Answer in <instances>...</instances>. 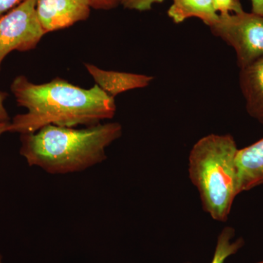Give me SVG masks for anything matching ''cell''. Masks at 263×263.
<instances>
[{
  "mask_svg": "<svg viewBox=\"0 0 263 263\" xmlns=\"http://www.w3.org/2000/svg\"><path fill=\"white\" fill-rule=\"evenodd\" d=\"M18 106L27 113L15 116L8 132L30 134L53 124L60 127L95 125L110 119L117 111L115 100L98 85L84 89L57 77L36 84L18 76L10 85Z\"/></svg>",
  "mask_w": 263,
  "mask_h": 263,
  "instance_id": "1",
  "label": "cell"
},
{
  "mask_svg": "<svg viewBox=\"0 0 263 263\" xmlns=\"http://www.w3.org/2000/svg\"><path fill=\"white\" fill-rule=\"evenodd\" d=\"M122 135L119 123L84 129L49 125L21 136L20 153L30 166L51 174L80 172L107 158L105 151Z\"/></svg>",
  "mask_w": 263,
  "mask_h": 263,
  "instance_id": "2",
  "label": "cell"
},
{
  "mask_svg": "<svg viewBox=\"0 0 263 263\" xmlns=\"http://www.w3.org/2000/svg\"><path fill=\"white\" fill-rule=\"evenodd\" d=\"M238 151L231 135L210 134L197 141L189 156L190 179L204 211L216 221H227L235 197L241 193Z\"/></svg>",
  "mask_w": 263,
  "mask_h": 263,
  "instance_id": "3",
  "label": "cell"
},
{
  "mask_svg": "<svg viewBox=\"0 0 263 263\" xmlns=\"http://www.w3.org/2000/svg\"><path fill=\"white\" fill-rule=\"evenodd\" d=\"M235 50L240 68L263 57V16L243 10L238 13L219 14L209 27Z\"/></svg>",
  "mask_w": 263,
  "mask_h": 263,
  "instance_id": "4",
  "label": "cell"
},
{
  "mask_svg": "<svg viewBox=\"0 0 263 263\" xmlns=\"http://www.w3.org/2000/svg\"><path fill=\"white\" fill-rule=\"evenodd\" d=\"M37 0H25L0 16V69L13 51L34 49L45 35L36 10Z\"/></svg>",
  "mask_w": 263,
  "mask_h": 263,
  "instance_id": "5",
  "label": "cell"
},
{
  "mask_svg": "<svg viewBox=\"0 0 263 263\" xmlns=\"http://www.w3.org/2000/svg\"><path fill=\"white\" fill-rule=\"evenodd\" d=\"M91 8L89 0H37L36 4L38 18L46 34L86 20Z\"/></svg>",
  "mask_w": 263,
  "mask_h": 263,
  "instance_id": "6",
  "label": "cell"
},
{
  "mask_svg": "<svg viewBox=\"0 0 263 263\" xmlns=\"http://www.w3.org/2000/svg\"><path fill=\"white\" fill-rule=\"evenodd\" d=\"M84 66L95 84L113 98L129 90L146 88L154 80L150 76L103 70L90 63H85Z\"/></svg>",
  "mask_w": 263,
  "mask_h": 263,
  "instance_id": "7",
  "label": "cell"
},
{
  "mask_svg": "<svg viewBox=\"0 0 263 263\" xmlns=\"http://www.w3.org/2000/svg\"><path fill=\"white\" fill-rule=\"evenodd\" d=\"M239 84L247 113L263 124V57L240 69Z\"/></svg>",
  "mask_w": 263,
  "mask_h": 263,
  "instance_id": "8",
  "label": "cell"
},
{
  "mask_svg": "<svg viewBox=\"0 0 263 263\" xmlns=\"http://www.w3.org/2000/svg\"><path fill=\"white\" fill-rule=\"evenodd\" d=\"M235 160L241 193L262 184L263 138L238 149Z\"/></svg>",
  "mask_w": 263,
  "mask_h": 263,
  "instance_id": "9",
  "label": "cell"
},
{
  "mask_svg": "<svg viewBox=\"0 0 263 263\" xmlns=\"http://www.w3.org/2000/svg\"><path fill=\"white\" fill-rule=\"evenodd\" d=\"M167 10V15L176 24L182 23L186 19H200L208 27L217 20L219 13L216 11L213 0H172Z\"/></svg>",
  "mask_w": 263,
  "mask_h": 263,
  "instance_id": "10",
  "label": "cell"
},
{
  "mask_svg": "<svg viewBox=\"0 0 263 263\" xmlns=\"http://www.w3.org/2000/svg\"><path fill=\"white\" fill-rule=\"evenodd\" d=\"M235 237V230L226 227L221 232L217 238L215 252L211 263H224L230 256L236 254L243 245L245 240L240 238L232 240Z\"/></svg>",
  "mask_w": 263,
  "mask_h": 263,
  "instance_id": "11",
  "label": "cell"
},
{
  "mask_svg": "<svg viewBox=\"0 0 263 263\" xmlns=\"http://www.w3.org/2000/svg\"><path fill=\"white\" fill-rule=\"evenodd\" d=\"M213 2L219 14L238 13L243 11L240 0H213Z\"/></svg>",
  "mask_w": 263,
  "mask_h": 263,
  "instance_id": "12",
  "label": "cell"
},
{
  "mask_svg": "<svg viewBox=\"0 0 263 263\" xmlns=\"http://www.w3.org/2000/svg\"><path fill=\"white\" fill-rule=\"evenodd\" d=\"M164 0H120V4L127 9L148 11L154 5L163 3Z\"/></svg>",
  "mask_w": 263,
  "mask_h": 263,
  "instance_id": "13",
  "label": "cell"
},
{
  "mask_svg": "<svg viewBox=\"0 0 263 263\" xmlns=\"http://www.w3.org/2000/svg\"><path fill=\"white\" fill-rule=\"evenodd\" d=\"M91 8L95 10H109L120 5V0H89Z\"/></svg>",
  "mask_w": 263,
  "mask_h": 263,
  "instance_id": "14",
  "label": "cell"
},
{
  "mask_svg": "<svg viewBox=\"0 0 263 263\" xmlns=\"http://www.w3.org/2000/svg\"><path fill=\"white\" fill-rule=\"evenodd\" d=\"M25 0H0V16L13 9Z\"/></svg>",
  "mask_w": 263,
  "mask_h": 263,
  "instance_id": "15",
  "label": "cell"
},
{
  "mask_svg": "<svg viewBox=\"0 0 263 263\" xmlns=\"http://www.w3.org/2000/svg\"><path fill=\"white\" fill-rule=\"evenodd\" d=\"M8 96V93L0 91V122H10L9 116L4 105L5 100Z\"/></svg>",
  "mask_w": 263,
  "mask_h": 263,
  "instance_id": "16",
  "label": "cell"
},
{
  "mask_svg": "<svg viewBox=\"0 0 263 263\" xmlns=\"http://www.w3.org/2000/svg\"><path fill=\"white\" fill-rule=\"evenodd\" d=\"M252 3V12L263 16V0H250Z\"/></svg>",
  "mask_w": 263,
  "mask_h": 263,
  "instance_id": "17",
  "label": "cell"
},
{
  "mask_svg": "<svg viewBox=\"0 0 263 263\" xmlns=\"http://www.w3.org/2000/svg\"><path fill=\"white\" fill-rule=\"evenodd\" d=\"M10 122H0V136L3 133L8 132V128H9Z\"/></svg>",
  "mask_w": 263,
  "mask_h": 263,
  "instance_id": "18",
  "label": "cell"
},
{
  "mask_svg": "<svg viewBox=\"0 0 263 263\" xmlns=\"http://www.w3.org/2000/svg\"><path fill=\"white\" fill-rule=\"evenodd\" d=\"M0 263H3V262H2V257H1V255H0Z\"/></svg>",
  "mask_w": 263,
  "mask_h": 263,
  "instance_id": "19",
  "label": "cell"
},
{
  "mask_svg": "<svg viewBox=\"0 0 263 263\" xmlns=\"http://www.w3.org/2000/svg\"><path fill=\"white\" fill-rule=\"evenodd\" d=\"M257 263H263V260L260 261V262H257Z\"/></svg>",
  "mask_w": 263,
  "mask_h": 263,
  "instance_id": "20",
  "label": "cell"
}]
</instances>
